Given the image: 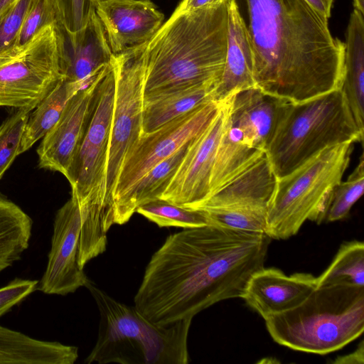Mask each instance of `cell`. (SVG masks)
<instances>
[{
	"label": "cell",
	"mask_w": 364,
	"mask_h": 364,
	"mask_svg": "<svg viewBox=\"0 0 364 364\" xmlns=\"http://www.w3.org/2000/svg\"><path fill=\"white\" fill-rule=\"evenodd\" d=\"M271 238L208 225L169 235L152 255L134 306L159 326L193 316L225 299L242 298L264 267Z\"/></svg>",
	"instance_id": "6da1fadb"
},
{
	"label": "cell",
	"mask_w": 364,
	"mask_h": 364,
	"mask_svg": "<svg viewBox=\"0 0 364 364\" xmlns=\"http://www.w3.org/2000/svg\"><path fill=\"white\" fill-rule=\"evenodd\" d=\"M253 77L263 92L299 103L339 89L345 45L306 0H244Z\"/></svg>",
	"instance_id": "7a4b0ae2"
},
{
	"label": "cell",
	"mask_w": 364,
	"mask_h": 364,
	"mask_svg": "<svg viewBox=\"0 0 364 364\" xmlns=\"http://www.w3.org/2000/svg\"><path fill=\"white\" fill-rule=\"evenodd\" d=\"M228 5L224 0L193 11H174L162 24L146 44L144 101L218 85L226 57Z\"/></svg>",
	"instance_id": "3957f363"
},
{
	"label": "cell",
	"mask_w": 364,
	"mask_h": 364,
	"mask_svg": "<svg viewBox=\"0 0 364 364\" xmlns=\"http://www.w3.org/2000/svg\"><path fill=\"white\" fill-rule=\"evenodd\" d=\"M85 287L100 314L97 338L87 364H187L192 319L159 326L136 307L122 303L88 279Z\"/></svg>",
	"instance_id": "277c9868"
},
{
	"label": "cell",
	"mask_w": 364,
	"mask_h": 364,
	"mask_svg": "<svg viewBox=\"0 0 364 364\" xmlns=\"http://www.w3.org/2000/svg\"><path fill=\"white\" fill-rule=\"evenodd\" d=\"M265 323L279 345L309 353H332L364 331V287H316L300 304L269 317Z\"/></svg>",
	"instance_id": "5b68a950"
},
{
	"label": "cell",
	"mask_w": 364,
	"mask_h": 364,
	"mask_svg": "<svg viewBox=\"0 0 364 364\" xmlns=\"http://www.w3.org/2000/svg\"><path fill=\"white\" fill-rule=\"evenodd\" d=\"M363 142L341 89L288 102L267 145L265 156L277 178L298 168L326 147Z\"/></svg>",
	"instance_id": "8992f818"
},
{
	"label": "cell",
	"mask_w": 364,
	"mask_h": 364,
	"mask_svg": "<svg viewBox=\"0 0 364 364\" xmlns=\"http://www.w3.org/2000/svg\"><path fill=\"white\" fill-rule=\"evenodd\" d=\"M353 143L326 147L278 178L267 213L265 234L269 237L286 240L307 220L324 221L333 190L349 165Z\"/></svg>",
	"instance_id": "52a82bcc"
},
{
	"label": "cell",
	"mask_w": 364,
	"mask_h": 364,
	"mask_svg": "<svg viewBox=\"0 0 364 364\" xmlns=\"http://www.w3.org/2000/svg\"><path fill=\"white\" fill-rule=\"evenodd\" d=\"M287 102L256 87L231 95L211 173L210 196L265 155Z\"/></svg>",
	"instance_id": "ba28073f"
},
{
	"label": "cell",
	"mask_w": 364,
	"mask_h": 364,
	"mask_svg": "<svg viewBox=\"0 0 364 364\" xmlns=\"http://www.w3.org/2000/svg\"><path fill=\"white\" fill-rule=\"evenodd\" d=\"M56 23L0 54V107L31 112L63 78Z\"/></svg>",
	"instance_id": "9c48e42d"
},
{
	"label": "cell",
	"mask_w": 364,
	"mask_h": 364,
	"mask_svg": "<svg viewBox=\"0 0 364 364\" xmlns=\"http://www.w3.org/2000/svg\"><path fill=\"white\" fill-rule=\"evenodd\" d=\"M146 43L114 55L115 95L107 164V203L113 220L112 193L124 159L141 134Z\"/></svg>",
	"instance_id": "30bf717a"
},
{
	"label": "cell",
	"mask_w": 364,
	"mask_h": 364,
	"mask_svg": "<svg viewBox=\"0 0 364 364\" xmlns=\"http://www.w3.org/2000/svg\"><path fill=\"white\" fill-rule=\"evenodd\" d=\"M219 106L220 102L210 101L139 137L124 159L113 191L114 225H122L126 203L139 181L157 164L203 131L215 116Z\"/></svg>",
	"instance_id": "8fae6325"
},
{
	"label": "cell",
	"mask_w": 364,
	"mask_h": 364,
	"mask_svg": "<svg viewBox=\"0 0 364 364\" xmlns=\"http://www.w3.org/2000/svg\"><path fill=\"white\" fill-rule=\"evenodd\" d=\"M230 97L220 102L207 127L196 136L161 198L178 206L198 209L210 196V181L218 144L225 127Z\"/></svg>",
	"instance_id": "7c38bea8"
},
{
	"label": "cell",
	"mask_w": 364,
	"mask_h": 364,
	"mask_svg": "<svg viewBox=\"0 0 364 364\" xmlns=\"http://www.w3.org/2000/svg\"><path fill=\"white\" fill-rule=\"evenodd\" d=\"M81 225V209L71 196L55 216L48 264L39 284L42 292L65 296L87 284L89 278L78 264Z\"/></svg>",
	"instance_id": "4fadbf2b"
},
{
	"label": "cell",
	"mask_w": 364,
	"mask_h": 364,
	"mask_svg": "<svg viewBox=\"0 0 364 364\" xmlns=\"http://www.w3.org/2000/svg\"><path fill=\"white\" fill-rule=\"evenodd\" d=\"M96 14L114 55L147 43L164 19L151 0H109L97 5Z\"/></svg>",
	"instance_id": "5bb4252c"
},
{
	"label": "cell",
	"mask_w": 364,
	"mask_h": 364,
	"mask_svg": "<svg viewBox=\"0 0 364 364\" xmlns=\"http://www.w3.org/2000/svg\"><path fill=\"white\" fill-rule=\"evenodd\" d=\"M107 67L69 100L59 120L41 139L36 149L41 168L66 176L82 136L96 86Z\"/></svg>",
	"instance_id": "9a60e30c"
},
{
	"label": "cell",
	"mask_w": 364,
	"mask_h": 364,
	"mask_svg": "<svg viewBox=\"0 0 364 364\" xmlns=\"http://www.w3.org/2000/svg\"><path fill=\"white\" fill-rule=\"evenodd\" d=\"M317 287L311 274L287 276L279 269L262 267L250 278L242 296L264 320L300 304Z\"/></svg>",
	"instance_id": "2e32d148"
},
{
	"label": "cell",
	"mask_w": 364,
	"mask_h": 364,
	"mask_svg": "<svg viewBox=\"0 0 364 364\" xmlns=\"http://www.w3.org/2000/svg\"><path fill=\"white\" fill-rule=\"evenodd\" d=\"M60 30L63 77L85 87L114 58L104 27L95 13L87 26L75 35L67 36Z\"/></svg>",
	"instance_id": "e0dca14e"
},
{
	"label": "cell",
	"mask_w": 364,
	"mask_h": 364,
	"mask_svg": "<svg viewBox=\"0 0 364 364\" xmlns=\"http://www.w3.org/2000/svg\"><path fill=\"white\" fill-rule=\"evenodd\" d=\"M252 47L247 27L236 0H229L225 62L214 92L220 102L235 92L255 87Z\"/></svg>",
	"instance_id": "ac0fdd59"
},
{
	"label": "cell",
	"mask_w": 364,
	"mask_h": 364,
	"mask_svg": "<svg viewBox=\"0 0 364 364\" xmlns=\"http://www.w3.org/2000/svg\"><path fill=\"white\" fill-rule=\"evenodd\" d=\"M277 180L264 155L218 189L198 209L252 207L267 210Z\"/></svg>",
	"instance_id": "d6986e66"
},
{
	"label": "cell",
	"mask_w": 364,
	"mask_h": 364,
	"mask_svg": "<svg viewBox=\"0 0 364 364\" xmlns=\"http://www.w3.org/2000/svg\"><path fill=\"white\" fill-rule=\"evenodd\" d=\"M340 87L359 132L364 134V14L354 9L346 33Z\"/></svg>",
	"instance_id": "ffe728a7"
},
{
	"label": "cell",
	"mask_w": 364,
	"mask_h": 364,
	"mask_svg": "<svg viewBox=\"0 0 364 364\" xmlns=\"http://www.w3.org/2000/svg\"><path fill=\"white\" fill-rule=\"evenodd\" d=\"M216 85L215 82L207 83L144 100L141 136L151 133L168 122L215 101Z\"/></svg>",
	"instance_id": "44dd1931"
},
{
	"label": "cell",
	"mask_w": 364,
	"mask_h": 364,
	"mask_svg": "<svg viewBox=\"0 0 364 364\" xmlns=\"http://www.w3.org/2000/svg\"><path fill=\"white\" fill-rule=\"evenodd\" d=\"M80 84L63 78L33 109L22 134L18 155L30 149L60 118L69 100L80 90Z\"/></svg>",
	"instance_id": "7402d4cb"
},
{
	"label": "cell",
	"mask_w": 364,
	"mask_h": 364,
	"mask_svg": "<svg viewBox=\"0 0 364 364\" xmlns=\"http://www.w3.org/2000/svg\"><path fill=\"white\" fill-rule=\"evenodd\" d=\"M32 225L30 216L0 193V273L19 260L28 247Z\"/></svg>",
	"instance_id": "603a6c76"
},
{
	"label": "cell",
	"mask_w": 364,
	"mask_h": 364,
	"mask_svg": "<svg viewBox=\"0 0 364 364\" xmlns=\"http://www.w3.org/2000/svg\"><path fill=\"white\" fill-rule=\"evenodd\" d=\"M193 139L157 164L134 186L123 211L122 225L129 222L140 205L161 198L188 152Z\"/></svg>",
	"instance_id": "cb8c5ba5"
},
{
	"label": "cell",
	"mask_w": 364,
	"mask_h": 364,
	"mask_svg": "<svg viewBox=\"0 0 364 364\" xmlns=\"http://www.w3.org/2000/svg\"><path fill=\"white\" fill-rule=\"evenodd\" d=\"M317 287L349 284L364 287V244L353 240L342 244L331 264L316 277Z\"/></svg>",
	"instance_id": "d4e9b609"
},
{
	"label": "cell",
	"mask_w": 364,
	"mask_h": 364,
	"mask_svg": "<svg viewBox=\"0 0 364 364\" xmlns=\"http://www.w3.org/2000/svg\"><path fill=\"white\" fill-rule=\"evenodd\" d=\"M136 213L159 228L191 229L210 225L205 210L185 208L162 198L154 199L140 205Z\"/></svg>",
	"instance_id": "484cf974"
},
{
	"label": "cell",
	"mask_w": 364,
	"mask_h": 364,
	"mask_svg": "<svg viewBox=\"0 0 364 364\" xmlns=\"http://www.w3.org/2000/svg\"><path fill=\"white\" fill-rule=\"evenodd\" d=\"M210 225L254 233L265 234L267 210L252 207H228L201 209Z\"/></svg>",
	"instance_id": "4316f807"
},
{
	"label": "cell",
	"mask_w": 364,
	"mask_h": 364,
	"mask_svg": "<svg viewBox=\"0 0 364 364\" xmlns=\"http://www.w3.org/2000/svg\"><path fill=\"white\" fill-rule=\"evenodd\" d=\"M364 191V160L362 154L358 164L345 181L334 188L324 221L335 222L346 218Z\"/></svg>",
	"instance_id": "83f0119b"
},
{
	"label": "cell",
	"mask_w": 364,
	"mask_h": 364,
	"mask_svg": "<svg viewBox=\"0 0 364 364\" xmlns=\"http://www.w3.org/2000/svg\"><path fill=\"white\" fill-rule=\"evenodd\" d=\"M56 18V25L67 36L83 29L96 13L95 0H50Z\"/></svg>",
	"instance_id": "f1b7e54d"
},
{
	"label": "cell",
	"mask_w": 364,
	"mask_h": 364,
	"mask_svg": "<svg viewBox=\"0 0 364 364\" xmlns=\"http://www.w3.org/2000/svg\"><path fill=\"white\" fill-rule=\"evenodd\" d=\"M30 112L26 109H16L0 125V179L19 156L21 136Z\"/></svg>",
	"instance_id": "f546056e"
},
{
	"label": "cell",
	"mask_w": 364,
	"mask_h": 364,
	"mask_svg": "<svg viewBox=\"0 0 364 364\" xmlns=\"http://www.w3.org/2000/svg\"><path fill=\"white\" fill-rule=\"evenodd\" d=\"M53 23H56V18L50 1L35 0L23 21L14 47L26 43L43 28Z\"/></svg>",
	"instance_id": "4dcf8cb0"
},
{
	"label": "cell",
	"mask_w": 364,
	"mask_h": 364,
	"mask_svg": "<svg viewBox=\"0 0 364 364\" xmlns=\"http://www.w3.org/2000/svg\"><path fill=\"white\" fill-rule=\"evenodd\" d=\"M35 0H18L0 15V54L14 46L23 21Z\"/></svg>",
	"instance_id": "1f68e13d"
},
{
	"label": "cell",
	"mask_w": 364,
	"mask_h": 364,
	"mask_svg": "<svg viewBox=\"0 0 364 364\" xmlns=\"http://www.w3.org/2000/svg\"><path fill=\"white\" fill-rule=\"evenodd\" d=\"M38 280L15 278L0 288V317L36 291Z\"/></svg>",
	"instance_id": "d6a6232c"
},
{
	"label": "cell",
	"mask_w": 364,
	"mask_h": 364,
	"mask_svg": "<svg viewBox=\"0 0 364 364\" xmlns=\"http://www.w3.org/2000/svg\"><path fill=\"white\" fill-rule=\"evenodd\" d=\"M364 361V345L361 341L357 349L353 353L338 357L333 361L334 364H363Z\"/></svg>",
	"instance_id": "836d02e7"
},
{
	"label": "cell",
	"mask_w": 364,
	"mask_h": 364,
	"mask_svg": "<svg viewBox=\"0 0 364 364\" xmlns=\"http://www.w3.org/2000/svg\"><path fill=\"white\" fill-rule=\"evenodd\" d=\"M224 0H182L175 11L183 12L196 10Z\"/></svg>",
	"instance_id": "e575fe53"
},
{
	"label": "cell",
	"mask_w": 364,
	"mask_h": 364,
	"mask_svg": "<svg viewBox=\"0 0 364 364\" xmlns=\"http://www.w3.org/2000/svg\"><path fill=\"white\" fill-rule=\"evenodd\" d=\"M320 15L328 19L334 0H306Z\"/></svg>",
	"instance_id": "d590c367"
},
{
	"label": "cell",
	"mask_w": 364,
	"mask_h": 364,
	"mask_svg": "<svg viewBox=\"0 0 364 364\" xmlns=\"http://www.w3.org/2000/svg\"><path fill=\"white\" fill-rule=\"evenodd\" d=\"M18 0H0V15Z\"/></svg>",
	"instance_id": "8d00e7d4"
},
{
	"label": "cell",
	"mask_w": 364,
	"mask_h": 364,
	"mask_svg": "<svg viewBox=\"0 0 364 364\" xmlns=\"http://www.w3.org/2000/svg\"><path fill=\"white\" fill-rule=\"evenodd\" d=\"M354 9L364 14V0H353Z\"/></svg>",
	"instance_id": "74e56055"
},
{
	"label": "cell",
	"mask_w": 364,
	"mask_h": 364,
	"mask_svg": "<svg viewBox=\"0 0 364 364\" xmlns=\"http://www.w3.org/2000/svg\"><path fill=\"white\" fill-rule=\"evenodd\" d=\"M95 1L97 5L98 4L103 3V2L107 1L109 0H95Z\"/></svg>",
	"instance_id": "f35d334b"
}]
</instances>
